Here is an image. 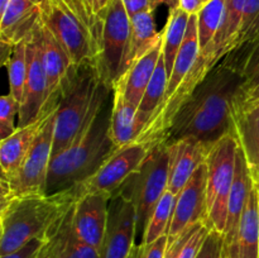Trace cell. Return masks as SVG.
Masks as SVG:
<instances>
[{
  "label": "cell",
  "mask_w": 259,
  "mask_h": 258,
  "mask_svg": "<svg viewBox=\"0 0 259 258\" xmlns=\"http://www.w3.org/2000/svg\"><path fill=\"white\" fill-rule=\"evenodd\" d=\"M38 25L39 23L28 37L27 80H25L24 94L18 115L19 119L18 126L28 125L32 121L37 120L48 103L47 75L42 60Z\"/></svg>",
  "instance_id": "obj_12"
},
{
  "label": "cell",
  "mask_w": 259,
  "mask_h": 258,
  "mask_svg": "<svg viewBox=\"0 0 259 258\" xmlns=\"http://www.w3.org/2000/svg\"><path fill=\"white\" fill-rule=\"evenodd\" d=\"M202 2H204V4H206V3H209V2H211V0H202Z\"/></svg>",
  "instance_id": "obj_46"
},
{
  "label": "cell",
  "mask_w": 259,
  "mask_h": 258,
  "mask_svg": "<svg viewBox=\"0 0 259 258\" xmlns=\"http://www.w3.org/2000/svg\"><path fill=\"white\" fill-rule=\"evenodd\" d=\"M224 65L234 68L243 78L238 98L252 100L259 95V37L228 53L222 60Z\"/></svg>",
  "instance_id": "obj_23"
},
{
  "label": "cell",
  "mask_w": 259,
  "mask_h": 258,
  "mask_svg": "<svg viewBox=\"0 0 259 258\" xmlns=\"http://www.w3.org/2000/svg\"><path fill=\"white\" fill-rule=\"evenodd\" d=\"M202 223L205 222H200V223H196V224L191 225V227L187 228V229L185 230L182 234H180L177 238H175V239H169L168 247H167L164 258H179L184 245L186 244V242L190 239V237L196 232V229L202 224Z\"/></svg>",
  "instance_id": "obj_38"
},
{
  "label": "cell",
  "mask_w": 259,
  "mask_h": 258,
  "mask_svg": "<svg viewBox=\"0 0 259 258\" xmlns=\"http://www.w3.org/2000/svg\"><path fill=\"white\" fill-rule=\"evenodd\" d=\"M207 166L202 163L195 171L184 189L177 195L174 217L168 230L169 239H175L196 223H207Z\"/></svg>",
  "instance_id": "obj_13"
},
{
  "label": "cell",
  "mask_w": 259,
  "mask_h": 258,
  "mask_svg": "<svg viewBox=\"0 0 259 258\" xmlns=\"http://www.w3.org/2000/svg\"><path fill=\"white\" fill-rule=\"evenodd\" d=\"M45 0H10L0 17V39L14 46L33 32L40 20Z\"/></svg>",
  "instance_id": "obj_18"
},
{
  "label": "cell",
  "mask_w": 259,
  "mask_h": 258,
  "mask_svg": "<svg viewBox=\"0 0 259 258\" xmlns=\"http://www.w3.org/2000/svg\"><path fill=\"white\" fill-rule=\"evenodd\" d=\"M43 249H45V248H43ZM38 258H52V257H50V255H47L45 253V250H42V252H40V254H39V257Z\"/></svg>",
  "instance_id": "obj_44"
},
{
  "label": "cell",
  "mask_w": 259,
  "mask_h": 258,
  "mask_svg": "<svg viewBox=\"0 0 259 258\" xmlns=\"http://www.w3.org/2000/svg\"><path fill=\"white\" fill-rule=\"evenodd\" d=\"M137 108L124 99L119 91H113V109L110 116V137L115 148L137 141Z\"/></svg>",
  "instance_id": "obj_27"
},
{
  "label": "cell",
  "mask_w": 259,
  "mask_h": 258,
  "mask_svg": "<svg viewBox=\"0 0 259 258\" xmlns=\"http://www.w3.org/2000/svg\"><path fill=\"white\" fill-rule=\"evenodd\" d=\"M58 108V106H57ZM57 111V109H56ZM56 111L48 118L32 148L20 163L19 168L10 176H4L10 189L12 199L28 195L47 194V177L52 159L53 138H55Z\"/></svg>",
  "instance_id": "obj_8"
},
{
  "label": "cell",
  "mask_w": 259,
  "mask_h": 258,
  "mask_svg": "<svg viewBox=\"0 0 259 258\" xmlns=\"http://www.w3.org/2000/svg\"><path fill=\"white\" fill-rule=\"evenodd\" d=\"M204 2L202 0H180L179 8L187 13V14H197L200 10L204 7Z\"/></svg>",
  "instance_id": "obj_41"
},
{
  "label": "cell",
  "mask_w": 259,
  "mask_h": 258,
  "mask_svg": "<svg viewBox=\"0 0 259 258\" xmlns=\"http://www.w3.org/2000/svg\"><path fill=\"white\" fill-rule=\"evenodd\" d=\"M29 37V35H28ZM28 37L22 42L14 46L3 43V65L7 67L8 78H9V93L17 99L19 103L23 100L24 94L25 80H27L28 71V58H27V46Z\"/></svg>",
  "instance_id": "obj_28"
},
{
  "label": "cell",
  "mask_w": 259,
  "mask_h": 258,
  "mask_svg": "<svg viewBox=\"0 0 259 258\" xmlns=\"http://www.w3.org/2000/svg\"><path fill=\"white\" fill-rule=\"evenodd\" d=\"M113 99L106 103L90 128L73 143L52 157L48 169L47 194L68 189L94 174L115 151L110 137Z\"/></svg>",
  "instance_id": "obj_4"
},
{
  "label": "cell",
  "mask_w": 259,
  "mask_h": 258,
  "mask_svg": "<svg viewBox=\"0 0 259 258\" xmlns=\"http://www.w3.org/2000/svg\"><path fill=\"white\" fill-rule=\"evenodd\" d=\"M190 14L181 8L169 10L168 19L162 30V56L166 63L167 75H171L179 51L184 43L187 32Z\"/></svg>",
  "instance_id": "obj_29"
},
{
  "label": "cell",
  "mask_w": 259,
  "mask_h": 258,
  "mask_svg": "<svg viewBox=\"0 0 259 258\" xmlns=\"http://www.w3.org/2000/svg\"><path fill=\"white\" fill-rule=\"evenodd\" d=\"M162 55V40L148 53L139 58L121 76L120 80L114 86L113 91H119L128 103L138 109L143 94L153 76L156 66Z\"/></svg>",
  "instance_id": "obj_22"
},
{
  "label": "cell",
  "mask_w": 259,
  "mask_h": 258,
  "mask_svg": "<svg viewBox=\"0 0 259 258\" xmlns=\"http://www.w3.org/2000/svg\"><path fill=\"white\" fill-rule=\"evenodd\" d=\"M169 238L168 235H162L154 242L148 244L134 245L132 250L131 258H164L167 247H168Z\"/></svg>",
  "instance_id": "obj_34"
},
{
  "label": "cell",
  "mask_w": 259,
  "mask_h": 258,
  "mask_svg": "<svg viewBox=\"0 0 259 258\" xmlns=\"http://www.w3.org/2000/svg\"><path fill=\"white\" fill-rule=\"evenodd\" d=\"M244 101H249V103H255V104H259V95L257 96V98L252 99V100H244Z\"/></svg>",
  "instance_id": "obj_45"
},
{
  "label": "cell",
  "mask_w": 259,
  "mask_h": 258,
  "mask_svg": "<svg viewBox=\"0 0 259 258\" xmlns=\"http://www.w3.org/2000/svg\"><path fill=\"white\" fill-rule=\"evenodd\" d=\"M227 0H211L197 13V33H199L200 51L211 45L222 25Z\"/></svg>",
  "instance_id": "obj_31"
},
{
  "label": "cell",
  "mask_w": 259,
  "mask_h": 258,
  "mask_svg": "<svg viewBox=\"0 0 259 258\" xmlns=\"http://www.w3.org/2000/svg\"><path fill=\"white\" fill-rule=\"evenodd\" d=\"M38 32H39L43 65H45L46 75H47L48 99H50L51 96L60 93L71 68L75 65H72L66 51L56 39L50 28L43 23L42 18L38 25Z\"/></svg>",
  "instance_id": "obj_20"
},
{
  "label": "cell",
  "mask_w": 259,
  "mask_h": 258,
  "mask_svg": "<svg viewBox=\"0 0 259 258\" xmlns=\"http://www.w3.org/2000/svg\"><path fill=\"white\" fill-rule=\"evenodd\" d=\"M73 207V206H72ZM70 210L57 233L45 247V253L52 258H101L100 252L81 239L72 224Z\"/></svg>",
  "instance_id": "obj_24"
},
{
  "label": "cell",
  "mask_w": 259,
  "mask_h": 258,
  "mask_svg": "<svg viewBox=\"0 0 259 258\" xmlns=\"http://www.w3.org/2000/svg\"><path fill=\"white\" fill-rule=\"evenodd\" d=\"M9 2H10V0H0V17H2L3 13L5 12L8 4H9Z\"/></svg>",
  "instance_id": "obj_43"
},
{
  "label": "cell",
  "mask_w": 259,
  "mask_h": 258,
  "mask_svg": "<svg viewBox=\"0 0 259 258\" xmlns=\"http://www.w3.org/2000/svg\"><path fill=\"white\" fill-rule=\"evenodd\" d=\"M258 190H259V184H258Z\"/></svg>",
  "instance_id": "obj_47"
},
{
  "label": "cell",
  "mask_w": 259,
  "mask_h": 258,
  "mask_svg": "<svg viewBox=\"0 0 259 258\" xmlns=\"http://www.w3.org/2000/svg\"><path fill=\"white\" fill-rule=\"evenodd\" d=\"M179 3L180 0H149V8H151L152 12H154L159 5H167L171 10L175 8H179Z\"/></svg>",
  "instance_id": "obj_42"
},
{
  "label": "cell",
  "mask_w": 259,
  "mask_h": 258,
  "mask_svg": "<svg viewBox=\"0 0 259 258\" xmlns=\"http://www.w3.org/2000/svg\"><path fill=\"white\" fill-rule=\"evenodd\" d=\"M48 242L50 240L43 239V238H34L14 252L0 255V258H38Z\"/></svg>",
  "instance_id": "obj_37"
},
{
  "label": "cell",
  "mask_w": 259,
  "mask_h": 258,
  "mask_svg": "<svg viewBox=\"0 0 259 258\" xmlns=\"http://www.w3.org/2000/svg\"><path fill=\"white\" fill-rule=\"evenodd\" d=\"M66 5L70 8L71 12L77 17V19L88 28L93 34L94 39L96 43V53H98V34H99V28H100V22L94 19L89 13L88 7H86L85 0H63Z\"/></svg>",
  "instance_id": "obj_33"
},
{
  "label": "cell",
  "mask_w": 259,
  "mask_h": 258,
  "mask_svg": "<svg viewBox=\"0 0 259 258\" xmlns=\"http://www.w3.org/2000/svg\"><path fill=\"white\" fill-rule=\"evenodd\" d=\"M237 137L229 133L217 142L206 158L207 166V218L211 230L224 233L228 218V204L235 175L238 151Z\"/></svg>",
  "instance_id": "obj_7"
},
{
  "label": "cell",
  "mask_w": 259,
  "mask_h": 258,
  "mask_svg": "<svg viewBox=\"0 0 259 258\" xmlns=\"http://www.w3.org/2000/svg\"><path fill=\"white\" fill-rule=\"evenodd\" d=\"M137 237L136 207L129 200L114 194L109 202L108 224L100 249L101 258H129Z\"/></svg>",
  "instance_id": "obj_11"
},
{
  "label": "cell",
  "mask_w": 259,
  "mask_h": 258,
  "mask_svg": "<svg viewBox=\"0 0 259 258\" xmlns=\"http://www.w3.org/2000/svg\"><path fill=\"white\" fill-rule=\"evenodd\" d=\"M111 91L101 80L94 61H86L71 68L60 91L52 157L67 148L90 128L110 100Z\"/></svg>",
  "instance_id": "obj_3"
},
{
  "label": "cell",
  "mask_w": 259,
  "mask_h": 258,
  "mask_svg": "<svg viewBox=\"0 0 259 258\" xmlns=\"http://www.w3.org/2000/svg\"><path fill=\"white\" fill-rule=\"evenodd\" d=\"M168 144V191L179 195L192 175L202 163L214 144L192 138L180 139Z\"/></svg>",
  "instance_id": "obj_16"
},
{
  "label": "cell",
  "mask_w": 259,
  "mask_h": 258,
  "mask_svg": "<svg viewBox=\"0 0 259 258\" xmlns=\"http://www.w3.org/2000/svg\"><path fill=\"white\" fill-rule=\"evenodd\" d=\"M111 195L106 192H86L72 207V224L78 237L100 252L106 232L109 202Z\"/></svg>",
  "instance_id": "obj_14"
},
{
  "label": "cell",
  "mask_w": 259,
  "mask_h": 258,
  "mask_svg": "<svg viewBox=\"0 0 259 258\" xmlns=\"http://www.w3.org/2000/svg\"><path fill=\"white\" fill-rule=\"evenodd\" d=\"M242 85V76L220 61L182 103L163 143L192 138L215 144L233 133V103Z\"/></svg>",
  "instance_id": "obj_1"
},
{
  "label": "cell",
  "mask_w": 259,
  "mask_h": 258,
  "mask_svg": "<svg viewBox=\"0 0 259 258\" xmlns=\"http://www.w3.org/2000/svg\"><path fill=\"white\" fill-rule=\"evenodd\" d=\"M121 3L125 7V10L128 12L129 17H133V15L138 14V13L151 10L149 0H121Z\"/></svg>",
  "instance_id": "obj_39"
},
{
  "label": "cell",
  "mask_w": 259,
  "mask_h": 258,
  "mask_svg": "<svg viewBox=\"0 0 259 258\" xmlns=\"http://www.w3.org/2000/svg\"><path fill=\"white\" fill-rule=\"evenodd\" d=\"M253 185H254V181L250 176L244 153H243L242 148L238 147L234 182H233L232 191H230L229 196V204H228L227 225H225V230L223 233L224 248L228 247L233 242L235 234H237L240 218H242L243 210H244L245 204H247L248 196H249L250 189L253 187Z\"/></svg>",
  "instance_id": "obj_21"
},
{
  "label": "cell",
  "mask_w": 259,
  "mask_h": 258,
  "mask_svg": "<svg viewBox=\"0 0 259 258\" xmlns=\"http://www.w3.org/2000/svg\"><path fill=\"white\" fill-rule=\"evenodd\" d=\"M225 258H259V190L250 189L234 239L224 248Z\"/></svg>",
  "instance_id": "obj_19"
},
{
  "label": "cell",
  "mask_w": 259,
  "mask_h": 258,
  "mask_svg": "<svg viewBox=\"0 0 259 258\" xmlns=\"http://www.w3.org/2000/svg\"><path fill=\"white\" fill-rule=\"evenodd\" d=\"M152 147L141 141L116 148L91 176L78 182L80 195L86 192H106L113 196L121 185L141 167Z\"/></svg>",
  "instance_id": "obj_10"
},
{
  "label": "cell",
  "mask_w": 259,
  "mask_h": 258,
  "mask_svg": "<svg viewBox=\"0 0 259 258\" xmlns=\"http://www.w3.org/2000/svg\"><path fill=\"white\" fill-rule=\"evenodd\" d=\"M96 63L101 80L113 90L124 75L131 43V17L121 0H111L99 15Z\"/></svg>",
  "instance_id": "obj_6"
},
{
  "label": "cell",
  "mask_w": 259,
  "mask_h": 258,
  "mask_svg": "<svg viewBox=\"0 0 259 258\" xmlns=\"http://www.w3.org/2000/svg\"><path fill=\"white\" fill-rule=\"evenodd\" d=\"M168 144H156L141 167L115 192L136 207L137 235L142 238L154 207L168 189Z\"/></svg>",
  "instance_id": "obj_5"
},
{
  "label": "cell",
  "mask_w": 259,
  "mask_h": 258,
  "mask_svg": "<svg viewBox=\"0 0 259 258\" xmlns=\"http://www.w3.org/2000/svg\"><path fill=\"white\" fill-rule=\"evenodd\" d=\"M210 230L211 229L207 227L206 223H202V224L197 228L196 232L190 237V239L187 240L186 244L184 245L179 258H196Z\"/></svg>",
  "instance_id": "obj_36"
},
{
  "label": "cell",
  "mask_w": 259,
  "mask_h": 258,
  "mask_svg": "<svg viewBox=\"0 0 259 258\" xmlns=\"http://www.w3.org/2000/svg\"><path fill=\"white\" fill-rule=\"evenodd\" d=\"M167 82H168V75H167L166 63H164L163 56L161 55L158 63L156 66V70L153 72V76H152L151 81H149L148 86H147L146 91H144L141 104H139L138 109H137L136 125L138 138L142 134V132L148 125L153 114L156 113V110L161 105L162 100L164 98V94H166Z\"/></svg>",
  "instance_id": "obj_26"
},
{
  "label": "cell",
  "mask_w": 259,
  "mask_h": 258,
  "mask_svg": "<svg viewBox=\"0 0 259 258\" xmlns=\"http://www.w3.org/2000/svg\"><path fill=\"white\" fill-rule=\"evenodd\" d=\"M40 18L66 51L72 65L95 61L96 43L93 34L63 0H45Z\"/></svg>",
  "instance_id": "obj_9"
},
{
  "label": "cell",
  "mask_w": 259,
  "mask_h": 258,
  "mask_svg": "<svg viewBox=\"0 0 259 258\" xmlns=\"http://www.w3.org/2000/svg\"><path fill=\"white\" fill-rule=\"evenodd\" d=\"M196 258H225L224 238L222 233L210 230Z\"/></svg>",
  "instance_id": "obj_35"
},
{
  "label": "cell",
  "mask_w": 259,
  "mask_h": 258,
  "mask_svg": "<svg viewBox=\"0 0 259 258\" xmlns=\"http://www.w3.org/2000/svg\"><path fill=\"white\" fill-rule=\"evenodd\" d=\"M153 13L152 10H147L131 17V43L124 73L136 61L153 50L162 40V32L157 30Z\"/></svg>",
  "instance_id": "obj_25"
},
{
  "label": "cell",
  "mask_w": 259,
  "mask_h": 258,
  "mask_svg": "<svg viewBox=\"0 0 259 258\" xmlns=\"http://www.w3.org/2000/svg\"><path fill=\"white\" fill-rule=\"evenodd\" d=\"M60 101V93L48 99L47 105L37 120L24 126H18L17 131L8 138L0 141V166L2 175L10 176L19 168L20 163L25 158L38 134L47 123L48 118L56 111Z\"/></svg>",
  "instance_id": "obj_15"
},
{
  "label": "cell",
  "mask_w": 259,
  "mask_h": 258,
  "mask_svg": "<svg viewBox=\"0 0 259 258\" xmlns=\"http://www.w3.org/2000/svg\"><path fill=\"white\" fill-rule=\"evenodd\" d=\"M77 185L43 195L14 197L2 206L0 255L12 253L34 238L51 240L80 197Z\"/></svg>",
  "instance_id": "obj_2"
},
{
  "label": "cell",
  "mask_w": 259,
  "mask_h": 258,
  "mask_svg": "<svg viewBox=\"0 0 259 258\" xmlns=\"http://www.w3.org/2000/svg\"><path fill=\"white\" fill-rule=\"evenodd\" d=\"M20 103L12 95L2 96L0 99V141L8 138L10 134L17 131L18 126L14 125L15 116L19 115Z\"/></svg>",
  "instance_id": "obj_32"
},
{
  "label": "cell",
  "mask_w": 259,
  "mask_h": 258,
  "mask_svg": "<svg viewBox=\"0 0 259 258\" xmlns=\"http://www.w3.org/2000/svg\"><path fill=\"white\" fill-rule=\"evenodd\" d=\"M110 2L111 0H85L89 13L95 20H98L99 15L104 12Z\"/></svg>",
  "instance_id": "obj_40"
},
{
  "label": "cell",
  "mask_w": 259,
  "mask_h": 258,
  "mask_svg": "<svg viewBox=\"0 0 259 258\" xmlns=\"http://www.w3.org/2000/svg\"><path fill=\"white\" fill-rule=\"evenodd\" d=\"M177 195L167 190L158 201L157 206L152 212L149 222L147 224L146 232L142 238L141 244H148L154 242L162 235L168 234L169 227H171L172 217H174L175 205H176Z\"/></svg>",
  "instance_id": "obj_30"
},
{
  "label": "cell",
  "mask_w": 259,
  "mask_h": 258,
  "mask_svg": "<svg viewBox=\"0 0 259 258\" xmlns=\"http://www.w3.org/2000/svg\"><path fill=\"white\" fill-rule=\"evenodd\" d=\"M129 258H131V257H129Z\"/></svg>",
  "instance_id": "obj_48"
},
{
  "label": "cell",
  "mask_w": 259,
  "mask_h": 258,
  "mask_svg": "<svg viewBox=\"0 0 259 258\" xmlns=\"http://www.w3.org/2000/svg\"><path fill=\"white\" fill-rule=\"evenodd\" d=\"M232 116L233 133L244 153L253 181L259 184V104L244 101L237 95Z\"/></svg>",
  "instance_id": "obj_17"
}]
</instances>
